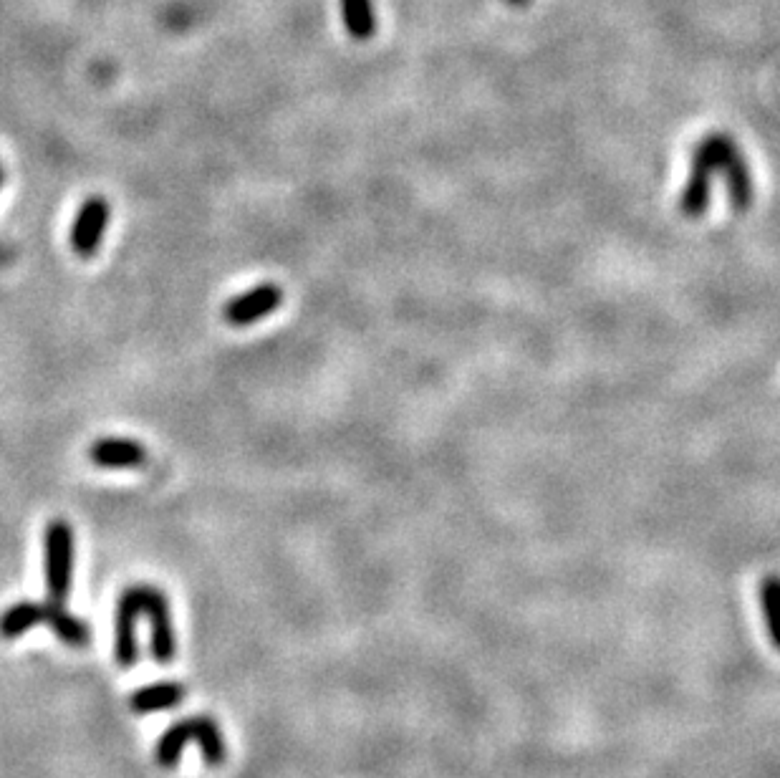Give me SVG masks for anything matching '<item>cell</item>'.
<instances>
[{
  "label": "cell",
  "mask_w": 780,
  "mask_h": 778,
  "mask_svg": "<svg viewBox=\"0 0 780 778\" xmlns=\"http://www.w3.org/2000/svg\"><path fill=\"white\" fill-rule=\"evenodd\" d=\"M190 741L200 746L207 766H223L228 748H225L220 725L213 718H207V715H195V718H185L180 723L170 725L160 736L157 746H154V758H157L162 768L177 766L182 758V748Z\"/></svg>",
  "instance_id": "obj_1"
},
{
  "label": "cell",
  "mask_w": 780,
  "mask_h": 778,
  "mask_svg": "<svg viewBox=\"0 0 780 778\" xmlns=\"http://www.w3.org/2000/svg\"><path fill=\"white\" fill-rule=\"evenodd\" d=\"M122 602L137 609L139 614L149 619L152 624V657L162 665L175 660L177 655V637L175 627H172L170 602H167L165 592L152 584H132L119 594Z\"/></svg>",
  "instance_id": "obj_2"
},
{
  "label": "cell",
  "mask_w": 780,
  "mask_h": 778,
  "mask_svg": "<svg viewBox=\"0 0 780 778\" xmlns=\"http://www.w3.org/2000/svg\"><path fill=\"white\" fill-rule=\"evenodd\" d=\"M74 528L56 518L46 526L43 536V569H46V592L48 602L64 604L71 592V576H74Z\"/></svg>",
  "instance_id": "obj_3"
},
{
  "label": "cell",
  "mask_w": 780,
  "mask_h": 778,
  "mask_svg": "<svg viewBox=\"0 0 780 778\" xmlns=\"http://www.w3.org/2000/svg\"><path fill=\"white\" fill-rule=\"evenodd\" d=\"M281 304L283 288L278 286V283H258V286H253L250 291H245V294L233 296V299L225 304L223 319L228 321L230 326L243 329V326H250L255 324V321L271 316Z\"/></svg>",
  "instance_id": "obj_4"
},
{
  "label": "cell",
  "mask_w": 780,
  "mask_h": 778,
  "mask_svg": "<svg viewBox=\"0 0 780 778\" xmlns=\"http://www.w3.org/2000/svg\"><path fill=\"white\" fill-rule=\"evenodd\" d=\"M109 223V203L99 195L86 200L76 213L74 225H71V248L76 256L91 258L101 246V238L107 233Z\"/></svg>",
  "instance_id": "obj_5"
},
{
  "label": "cell",
  "mask_w": 780,
  "mask_h": 778,
  "mask_svg": "<svg viewBox=\"0 0 780 778\" xmlns=\"http://www.w3.org/2000/svg\"><path fill=\"white\" fill-rule=\"evenodd\" d=\"M89 460L107 470L139 468L147 460V450L132 437H101L89 448Z\"/></svg>",
  "instance_id": "obj_6"
},
{
  "label": "cell",
  "mask_w": 780,
  "mask_h": 778,
  "mask_svg": "<svg viewBox=\"0 0 780 778\" xmlns=\"http://www.w3.org/2000/svg\"><path fill=\"white\" fill-rule=\"evenodd\" d=\"M182 700H185V685L165 680V683L142 685L139 690H134L132 698H129V708L139 715H147L175 708Z\"/></svg>",
  "instance_id": "obj_7"
},
{
  "label": "cell",
  "mask_w": 780,
  "mask_h": 778,
  "mask_svg": "<svg viewBox=\"0 0 780 778\" xmlns=\"http://www.w3.org/2000/svg\"><path fill=\"white\" fill-rule=\"evenodd\" d=\"M43 607H46L43 622L51 627V632H54V635L59 637L64 645H69V647L89 645L91 629H89V624L84 622V619L76 617V614H71V612H66L64 604H59V602H46Z\"/></svg>",
  "instance_id": "obj_8"
},
{
  "label": "cell",
  "mask_w": 780,
  "mask_h": 778,
  "mask_svg": "<svg viewBox=\"0 0 780 778\" xmlns=\"http://www.w3.org/2000/svg\"><path fill=\"white\" fill-rule=\"evenodd\" d=\"M738 152V144L730 134H707L702 142H697V147L692 150V167L695 170H705V172H720V167L725 165L730 157Z\"/></svg>",
  "instance_id": "obj_9"
},
{
  "label": "cell",
  "mask_w": 780,
  "mask_h": 778,
  "mask_svg": "<svg viewBox=\"0 0 780 778\" xmlns=\"http://www.w3.org/2000/svg\"><path fill=\"white\" fill-rule=\"evenodd\" d=\"M720 172L727 180V190H730L733 208L738 210V213H745V210L753 205V177H750L748 162H745L743 152H735V155L720 167Z\"/></svg>",
  "instance_id": "obj_10"
},
{
  "label": "cell",
  "mask_w": 780,
  "mask_h": 778,
  "mask_svg": "<svg viewBox=\"0 0 780 778\" xmlns=\"http://www.w3.org/2000/svg\"><path fill=\"white\" fill-rule=\"evenodd\" d=\"M43 614L46 607L38 602H18L13 607H8L6 612L0 614V637L3 640H18L33 629L36 624L43 622Z\"/></svg>",
  "instance_id": "obj_11"
},
{
  "label": "cell",
  "mask_w": 780,
  "mask_h": 778,
  "mask_svg": "<svg viewBox=\"0 0 780 778\" xmlns=\"http://www.w3.org/2000/svg\"><path fill=\"white\" fill-rule=\"evenodd\" d=\"M341 16L351 38L367 41L377 33V16L372 0H341Z\"/></svg>",
  "instance_id": "obj_12"
},
{
  "label": "cell",
  "mask_w": 780,
  "mask_h": 778,
  "mask_svg": "<svg viewBox=\"0 0 780 778\" xmlns=\"http://www.w3.org/2000/svg\"><path fill=\"white\" fill-rule=\"evenodd\" d=\"M710 180V172L692 167L690 180H687L685 190H682L680 195V213L685 215V218H700V215H705L707 205H710Z\"/></svg>",
  "instance_id": "obj_13"
},
{
  "label": "cell",
  "mask_w": 780,
  "mask_h": 778,
  "mask_svg": "<svg viewBox=\"0 0 780 778\" xmlns=\"http://www.w3.org/2000/svg\"><path fill=\"white\" fill-rule=\"evenodd\" d=\"M758 597H760V609H763L765 624H768L770 640H773V645L778 647L780 645V622H778L780 584H778V579H775V576H765V579L760 581Z\"/></svg>",
  "instance_id": "obj_14"
},
{
  "label": "cell",
  "mask_w": 780,
  "mask_h": 778,
  "mask_svg": "<svg viewBox=\"0 0 780 778\" xmlns=\"http://www.w3.org/2000/svg\"><path fill=\"white\" fill-rule=\"evenodd\" d=\"M508 3H510V6H526L528 0H508Z\"/></svg>",
  "instance_id": "obj_15"
},
{
  "label": "cell",
  "mask_w": 780,
  "mask_h": 778,
  "mask_svg": "<svg viewBox=\"0 0 780 778\" xmlns=\"http://www.w3.org/2000/svg\"><path fill=\"white\" fill-rule=\"evenodd\" d=\"M0 185H3V170H0Z\"/></svg>",
  "instance_id": "obj_16"
}]
</instances>
